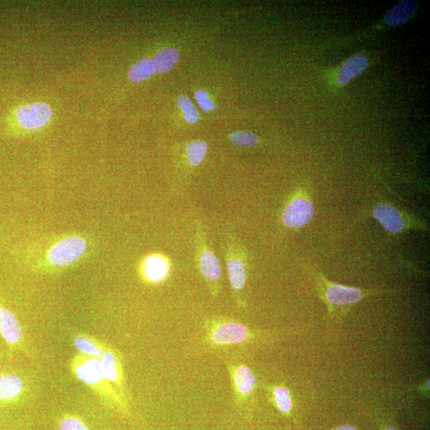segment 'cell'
<instances>
[{"label":"cell","mask_w":430,"mask_h":430,"mask_svg":"<svg viewBox=\"0 0 430 430\" xmlns=\"http://www.w3.org/2000/svg\"><path fill=\"white\" fill-rule=\"evenodd\" d=\"M155 72L153 61L144 58L132 66L129 71V77L133 82H140L148 80Z\"/></svg>","instance_id":"d6986e66"},{"label":"cell","mask_w":430,"mask_h":430,"mask_svg":"<svg viewBox=\"0 0 430 430\" xmlns=\"http://www.w3.org/2000/svg\"><path fill=\"white\" fill-rule=\"evenodd\" d=\"M224 254L230 286L235 295L244 292L247 283L249 256L241 241L232 234H227L224 241Z\"/></svg>","instance_id":"277c9868"},{"label":"cell","mask_w":430,"mask_h":430,"mask_svg":"<svg viewBox=\"0 0 430 430\" xmlns=\"http://www.w3.org/2000/svg\"><path fill=\"white\" fill-rule=\"evenodd\" d=\"M417 8V2L415 0H403L387 12L384 23L387 27L400 26L413 16Z\"/></svg>","instance_id":"2e32d148"},{"label":"cell","mask_w":430,"mask_h":430,"mask_svg":"<svg viewBox=\"0 0 430 430\" xmlns=\"http://www.w3.org/2000/svg\"><path fill=\"white\" fill-rule=\"evenodd\" d=\"M170 272L168 260L159 253L149 254L141 262L139 272L144 282L160 284L165 282Z\"/></svg>","instance_id":"8fae6325"},{"label":"cell","mask_w":430,"mask_h":430,"mask_svg":"<svg viewBox=\"0 0 430 430\" xmlns=\"http://www.w3.org/2000/svg\"><path fill=\"white\" fill-rule=\"evenodd\" d=\"M316 279L318 286L323 291L324 300L330 308L354 305L367 296L381 293V291L378 290H365L342 286L329 281L319 272H317Z\"/></svg>","instance_id":"52a82bcc"},{"label":"cell","mask_w":430,"mask_h":430,"mask_svg":"<svg viewBox=\"0 0 430 430\" xmlns=\"http://www.w3.org/2000/svg\"><path fill=\"white\" fill-rule=\"evenodd\" d=\"M274 396L277 408L284 414L289 413L293 408V402L289 390L283 386L276 387Z\"/></svg>","instance_id":"603a6c76"},{"label":"cell","mask_w":430,"mask_h":430,"mask_svg":"<svg viewBox=\"0 0 430 430\" xmlns=\"http://www.w3.org/2000/svg\"><path fill=\"white\" fill-rule=\"evenodd\" d=\"M91 251L90 242L80 234H65L32 246L28 253L30 265L36 272L54 274L80 264Z\"/></svg>","instance_id":"6da1fadb"},{"label":"cell","mask_w":430,"mask_h":430,"mask_svg":"<svg viewBox=\"0 0 430 430\" xmlns=\"http://www.w3.org/2000/svg\"><path fill=\"white\" fill-rule=\"evenodd\" d=\"M179 53L174 48H167L156 53L153 58L155 71L160 75L166 74L177 64Z\"/></svg>","instance_id":"ac0fdd59"},{"label":"cell","mask_w":430,"mask_h":430,"mask_svg":"<svg viewBox=\"0 0 430 430\" xmlns=\"http://www.w3.org/2000/svg\"><path fill=\"white\" fill-rule=\"evenodd\" d=\"M196 260L199 272L208 283L211 293L216 295L220 289L222 266L205 239L203 223L197 222L195 234Z\"/></svg>","instance_id":"5b68a950"},{"label":"cell","mask_w":430,"mask_h":430,"mask_svg":"<svg viewBox=\"0 0 430 430\" xmlns=\"http://www.w3.org/2000/svg\"><path fill=\"white\" fill-rule=\"evenodd\" d=\"M249 337L246 327L236 321L217 324L211 331L212 341L217 345H234L245 342Z\"/></svg>","instance_id":"7c38bea8"},{"label":"cell","mask_w":430,"mask_h":430,"mask_svg":"<svg viewBox=\"0 0 430 430\" xmlns=\"http://www.w3.org/2000/svg\"><path fill=\"white\" fill-rule=\"evenodd\" d=\"M367 215L378 221L387 232L392 234H403L410 229H428L426 223L390 203L374 205Z\"/></svg>","instance_id":"8992f818"},{"label":"cell","mask_w":430,"mask_h":430,"mask_svg":"<svg viewBox=\"0 0 430 430\" xmlns=\"http://www.w3.org/2000/svg\"><path fill=\"white\" fill-rule=\"evenodd\" d=\"M0 337L9 353H27L25 335L17 315L0 300Z\"/></svg>","instance_id":"ba28073f"},{"label":"cell","mask_w":430,"mask_h":430,"mask_svg":"<svg viewBox=\"0 0 430 430\" xmlns=\"http://www.w3.org/2000/svg\"><path fill=\"white\" fill-rule=\"evenodd\" d=\"M58 430H89L86 423L80 417L65 415L58 422Z\"/></svg>","instance_id":"cb8c5ba5"},{"label":"cell","mask_w":430,"mask_h":430,"mask_svg":"<svg viewBox=\"0 0 430 430\" xmlns=\"http://www.w3.org/2000/svg\"><path fill=\"white\" fill-rule=\"evenodd\" d=\"M103 371L108 381L119 395L124 398V377L122 365L116 350L106 345L104 353L100 358Z\"/></svg>","instance_id":"4fadbf2b"},{"label":"cell","mask_w":430,"mask_h":430,"mask_svg":"<svg viewBox=\"0 0 430 430\" xmlns=\"http://www.w3.org/2000/svg\"><path fill=\"white\" fill-rule=\"evenodd\" d=\"M386 430H397V429L389 428V429H386Z\"/></svg>","instance_id":"4316f807"},{"label":"cell","mask_w":430,"mask_h":430,"mask_svg":"<svg viewBox=\"0 0 430 430\" xmlns=\"http://www.w3.org/2000/svg\"><path fill=\"white\" fill-rule=\"evenodd\" d=\"M229 140L240 148L253 147L259 142V137L249 132H236L230 134Z\"/></svg>","instance_id":"44dd1931"},{"label":"cell","mask_w":430,"mask_h":430,"mask_svg":"<svg viewBox=\"0 0 430 430\" xmlns=\"http://www.w3.org/2000/svg\"><path fill=\"white\" fill-rule=\"evenodd\" d=\"M208 144L203 141H194L187 144L186 154L190 166L197 167L208 153Z\"/></svg>","instance_id":"ffe728a7"},{"label":"cell","mask_w":430,"mask_h":430,"mask_svg":"<svg viewBox=\"0 0 430 430\" xmlns=\"http://www.w3.org/2000/svg\"><path fill=\"white\" fill-rule=\"evenodd\" d=\"M196 99L198 104L202 110L205 112H209L214 110L216 106L213 101H212L207 92L203 89H198L195 94Z\"/></svg>","instance_id":"d4e9b609"},{"label":"cell","mask_w":430,"mask_h":430,"mask_svg":"<svg viewBox=\"0 0 430 430\" xmlns=\"http://www.w3.org/2000/svg\"><path fill=\"white\" fill-rule=\"evenodd\" d=\"M234 385L241 395H249L257 384L255 375L246 366H239L234 371Z\"/></svg>","instance_id":"e0dca14e"},{"label":"cell","mask_w":430,"mask_h":430,"mask_svg":"<svg viewBox=\"0 0 430 430\" xmlns=\"http://www.w3.org/2000/svg\"><path fill=\"white\" fill-rule=\"evenodd\" d=\"M70 370L108 407L125 413L127 410L125 399L107 379L100 360L77 354L70 362Z\"/></svg>","instance_id":"7a4b0ae2"},{"label":"cell","mask_w":430,"mask_h":430,"mask_svg":"<svg viewBox=\"0 0 430 430\" xmlns=\"http://www.w3.org/2000/svg\"><path fill=\"white\" fill-rule=\"evenodd\" d=\"M28 391L27 381L22 374L11 369L0 368V408L19 404Z\"/></svg>","instance_id":"9c48e42d"},{"label":"cell","mask_w":430,"mask_h":430,"mask_svg":"<svg viewBox=\"0 0 430 430\" xmlns=\"http://www.w3.org/2000/svg\"><path fill=\"white\" fill-rule=\"evenodd\" d=\"M72 342L77 351V354L89 358L100 360L104 353L106 343H102L99 339L91 336L84 333H80L72 337Z\"/></svg>","instance_id":"9a60e30c"},{"label":"cell","mask_w":430,"mask_h":430,"mask_svg":"<svg viewBox=\"0 0 430 430\" xmlns=\"http://www.w3.org/2000/svg\"><path fill=\"white\" fill-rule=\"evenodd\" d=\"M315 215L312 197L305 186L298 187L288 197L281 213L284 227L298 230L310 223Z\"/></svg>","instance_id":"3957f363"},{"label":"cell","mask_w":430,"mask_h":430,"mask_svg":"<svg viewBox=\"0 0 430 430\" xmlns=\"http://www.w3.org/2000/svg\"><path fill=\"white\" fill-rule=\"evenodd\" d=\"M370 65L365 53H356L342 63L338 70L336 82L339 87H346L354 78L360 76Z\"/></svg>","instance_id":"5bb4252c"},{"label":"cell","mask_w":430,"mask_h":430,"mask_svg":"<svg viewBox=\"0 0 430 430\" xmlns=\"http://www.w3.org/2000/svg\"><path fill=\"white\" fill-rule=\"evenodd\" d=\"M178 106L184 113L187 123L196 124L199 120V113L189 96H181L178 100Z\"/></svg>","instance_id":"7402d4cb"},{"label":"cell","mask_w":430,"mask_h":430,"mask_svg":"<svg viewBox=\"0 0 430 430\" xmlns=\"http://www.w3.org/2000/svg\"><path fill=\"white\" fill-rule=\"evenodd\" d=\"M52 115V108L46 103H30L16 108L15 120L20 128L32 131L45 126L51 120Z\"/></svg>","instance_id":"30bf717a"},{"label":"cell","mask_w":430,"mask_h":430,"mask_svg":"<svg viewBox=\"0 0 430 430\" xmlns=\"http://www.w3.org/2000/svg\"><path fill=\"white\" fill-rule=\"evenodd\" d=\"M333 430H357V429L350 426H342L338 427Z\"/></svg>","instance_id":"484cf974"}]
</instances>
